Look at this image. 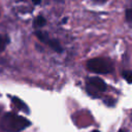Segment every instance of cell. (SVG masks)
<instances>
[{
    "instance_id": "obj_1",
    "label": "cell",
    "mask_w": 132,
    "mask_h": 132,
    "mask_svg": "<svg viewBox=\"0 0 132 132\" xmlns=\"http://www.w3.org/2000/svg\"><path fill=\"white\" fill-rule=\"evenodd\" d=\"M30 121L14 112H6L1 119L0 126L6 132H20L30 126Z\"/></svg>"
},
{
    "instance_id": "obj_13",
    "label": "cell",
    "mask_w": 132,
    "mask_h": 132,
    "mask_svg": "<svg viewBox=\"0 0 132 132\" xmlns=\"http://www.w3.org/2000/svg\"><path fill=\"white\" fill-rule=\"evenodd\" d=\"M92 132H99V131H98V130H93Z\"/></svg>"
},
{
    "instance_id": "obj_11",
    "label": "cell",
    "mask_w": 132,
    "mask_h": 132,
    "mask_svg": "<svg viewBox=\"0 0 132 132\" xmlns=\"http://www.w3.org/2000/svg\"><path fill=\"white\" fill-rule=\"evenodd\" d=\"M94 2H96V3H100V4H102V3H105L107 0H93Z\"/></svg>"
},
{
    "instance_id": "obj_5",
    "label": "cell",
    "mask_w": 132,
    "mask_h": 132,
    "mask_svg": "<svg viewBox=\"0 0 132 132\" xmlns=\"http://www.w3.org/2000/svg\"><path fill=\"white\" fill-rule=\"evenodd\" d=\"M46 44H47L48 46H51L54 51L58 52V53H61V52H62V46H61L60 42H59L58 40H56V39H52V38H50V39L47 40Z\"/></svg>"
},
{
    "instance_id": "obj_6",
    "label": "cell",
    "mask_w": 132,
    "mask_h": 132,
    "mask_svg": "<svg viewBox=\"0 0 132 132\" xmlns=\"http://www.w3.org/2000/svg\"><path fill=\"white\" fill-rule=\"evenodd\" d=\"M46 24V20H45V18L43 16V15H37L36 18H35V20H34V22H33V26H34V28H42L44 25Z\"/></svg>"
},
{
    "instance_id": "obj_8",
    "label": "cell",
    "mask_w": 132,
    "mask_h": 132,
    "mask_svg": "<svg viewBox=\"0 0 132 132\" xmlns=\"http://www.w3.org/2000/svg\"><path fill=\"white\" fill-rule=\"evenodd\" d=\"M9 43V37L7 35H0V52H2Z\"/></svg>"
},
{
    "instance_id": "obj_4",
    "label": "cell",
    "mask_w": 132,
    "mask_h": 132,
    "mask_svg": "<svg viewBox=\"0 0 132 132\" xmlns=\"http://www.w3.org/2000/svg\"><path fill=\"white\" fill-rule=\"evenodd\" d=\"M12 102H13V104L15 105V107H18L19 109H21V110H23V111H26V112H29V109H28V107H27V105L20 99V98H16V97H12Z\"/></svg>"
},
{
    "instance_id": "obj_12",
    "label": "cell",
    "mask_w": 132,
    "mask_h": 132,
    "mask_svg": "<svg viewBox=\"0 0 132 132\" xmlns=\"http://www.w3.org/2000/svg\"><path fill=\"white\" fill-rule=\"evenodd\" d=\"M32 2H33V4L37 5V4H39V3L41 2V0H32Z\"/></svg>"
},
{
    "instance_id": "obj_14",
    "label": "cell",
    "mask_w": 132,
    "mask_h": 132,
    "mask_svg": "<svg viewBox=\"0 0 132 132\" xmlns=\"http://www.w3.org/2000/svg\"><path fill=\"white\" fill-rule=\"evenodd\" d=\"M119 132H124V131H123V130H120V131H119Z\"/></svg>"
},
{
    "instance_id": "obj_10",
    "label": "cell",
    "mask_w": 132,
    "mask_h": 132,
    "mask_svg": "<svg viewBox=\"0 0 132 132\" xmlns=\"http://www.w3.org/2000/svg\"><path fill=\"white\" fill-rule=\"evenodd\" d=\"M125 19L128 23H132V7L127 8L125 11Z\"/></svg>"
},
{
    "instance_id": "obj_7",
    "label": "cell",
    "mask_w": 132,
    "mask_h": 132,
    "mask_svg": "<svg viewBox=\"0 0 132 132\" xmlns=\"http://www.w3.org/2000/svg\"><path fill=\"white\" fill-rule=\"evenodd\" d=\"M35 35H36V37H37L41 42H43V43H46V42H47V40L50 39V36H48L45 32L40 31V30L35 31Z\"/></svg>"
},
{
    "instance_id": "obj_3",
    "label": "cell",
    "mask_w": 132,
    "mask_h": 132,
    "mask_svg": "<svg viewBox=\"0 0 132 132\" xmlns=\"http://www.w3.org/2000/svg\"><path fill=\"white\" fill-rule=\"evenodd\" d=\"M89 85L95 88L99 92H104L106 90V84L99 77H91L89 78Z\"/></svg>"
},
{
    "instance_id": "obj_9",
    "label": "cell",
    "mask_w": 132,
    "mask_h": 132,
    "mask_svg": "<svg viewBox=\"0 0 132 132\" xmlns=\"http://www.w3.org/2000/svg\"><path fill=\"white\" fill-rule=\"evenodd\" d=\"M122 75L127 82L132 84V70H125V71H123Z\"/></svg>"
},
{
    "instance_id": "obj_2",
    "label": "cell",
    "mask_w": 132,
    "mask_h": 132,
    "mask_svg": "<svg viewBox=\"0 0 132 132\" xmlns=\"http://www.w3.org/2000/svg\"><path fill=\"white\" fill-rule=\"evenodd\" d=\"M87 68L94 73L106 74L113 70L112 63L105 58H94L87 62Z\"/></svg>"
}]
</instances>
